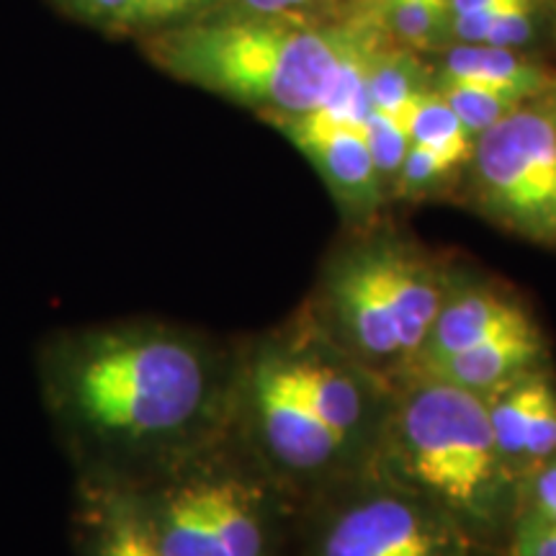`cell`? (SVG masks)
<instances>
[{"instance_id": "cell-1", "label": "cell", "mask_w": 556, "mask_h": 556, "mask_svg": "<svg viewBox=\"0 0 556 556\" xmlns=\"http://www.w3.org/2000/svg\"><path fill=\"white\" fill-rule=\"evenodd\" d=\"M240 356L163 319L54 330L34 353L39 400L75 484L139 490L232 422Z\"/></svg>"}, {"instance_id": "cell-2", "label": "cell", "mask_w": 556, "mask_h": 556, "mask_svg": "<svg viewBox=\"0 0 556 556\" xmlns=\"http://www.w3.org/2000/svg\"><path fill=\"white\" fill-rule=\"evenodd\" d=\"M379 475L441 507L497 546L518 513V490L500 464L486 402L430 379L389 394L374 443Z\"/></svg>"}, {"instance_id": "cell-3", "label": "cell", "mask_w": 556, "mask_h": 556, "mask_svg": "<svg viewBox=\"0 0 556 556\" xmlns=\"http://www.w3.org/2000/svg\"><path fill=\"white\" fill-rule=\"evenodd\" d=\"M351 21L336 26L309 18H208L160 31L148 54L173 78L261 111L296 116L319 109L343 52Z\"/></svg>"}, {"instance_id": "cell-4", "label": "cell", "mask_w": 556, "mask_h": 556, "mask_svg": "<svg viewBox=\"0 0 556 556\" xmlns=\"http://www.w3.org/2000/svg\"><path fill=\"white\" fill-rule=\"evenodd\" d=\"M458 281L420 245L374 235L332 255L315 296V328L394 389Z\"/></svg>"}, {"instance_id": "cell-5", "label": "cell", "mask_w": 556, "mask_h": 556, "mask_svg": "<svg viewBox=\"0 0 556 556\" xmlns=\"http://www.w3.org/2000/svg\"><path fill=\"white\" fill-rule=\"evenodd\" d=\"M163 556H278L268 492L222 441L155 482L129 490Z\"/></svg>"}, {"instance_id": "cell-6", "label": "cell", "mask_w": 556, "mask_h": 556, "mask_svg": "<svg viewBox=\"0 0 556 556\" xmlns=\"http://www.w3.org/2000/svg\"><path fill=\"white\" fill-rule=\"evenodd\" d=\"M471 206L520 240L556 250V86L520 101L475 139Z\"/></svg>"}, {"instance_id": "cell-7", "label": "cell", "mask_w": 556, "mask_h": 556, "mask_svg": "<svg viewBox=\"0 0 556 556\" xmlns=\"http://www.w3.org/2000/svg\"><path fill=\"white\" fill-rule=\"evenodd\" d=\"M325 500L304 523L299 556H490L495 548L377 471L368 484Z\"/></svg>"}, {"instance_id": "cell-8", "label": "cell", "mask_w": 556, "mask_h": 556, "mask_svg": "<svg viewBox=\"0 0 556 556\" xmlns=\"http://www.w3.org/2000/svg\"><path fill=\"white\" fill-rule=\"evenodd\" d=\"M229 433L242 438L266 467L296 482L336 477L353 458L312 413L281 340H266L240 356Z\"/></svg>"}, {"instance_id": "cell-9", "label": "cell", "mask_w": 556, "mask_h": 556, "mask_svg": "<svg viewBox=\"0 0 556 556\" xmlns=\"http://www.w3.org/2000/svg\"><path fill=\"white\" fill-rule=\"evenodd\" d=\"M315 165L338 206L358 225H368L384 204L387 191L368 152L364 127L336 122L309 111L296 116H266Z\"/></svg>"}, {"instance_id": "cell-10", "label": "cell", "mask_w": 556, "mask_h": 556, "mask_svg": "<svg viewBox=\"0 0 556 556\" xmlns=\"http://www.w3.org/2000/svg\"><path fill=\"white\" fill-rule=\"evenodd\" d=\"M484 402L500 464L520 497L528 479L556 456V384L541 366L486 394Z\"/></svg>"}, {"instance_id": "cell-11", "label": "cell", "mask_w": 556, "mask_h": 556, "mask_svg": "<svg viewBox=\"0 0 556 556\" xmlns=\"http://www.w3.org/2000/svg\"><path fill=\"white\" fill-rule=\"evenodd\" d=\"M526 319H531V312L520 304L518 296L507 294L492 283L458 281L438 312L435 323L430 325L426 343L417 351L405 379L417 377L430 366L441 364V361L456 356L513 325L526 323Z\"/></svg>"}, {"instance_id": "cell-12", "label": "cell", "mask_w": 556, "mask_h": 556, "mask_svg": "<svg viewBox=\"0 0 556 556\" xmlns=\"http://www.w3.org/2000/svg\"><path fill=\"white\" fill-rule=\"evenodd\" d=\"M546 356V338L536 319L531 317L409 379L441 381V384L464 389V392L477 394V397H486L495 389L505 387L507 381L544 366Z\"/></svg>"}, {"instance_id": "cell-13", "label": "cell", "mask_w": 556, "mask_h": 556, "mask_svg": "<svg viewBox=\"0 0 556 556\" xmlns=\"http://www.w3.org/2000/svg\"><path fill=\"white\" fill-rule=\"evenodd\" d=\"M75 556H163L129 490L75 484Z\"/></svg>"}, {"instance_id": "cell-14", "label": "cell", "mask_w": 556, "mask_h": 556, "mask_svg": "<svg viewBox=\"0 0 556 556\" xmlns=\"http://www.w3.org/2000/svg\"><path fill=\"white\" fill-rule=\"evenodd\" d=\"M438 86L490 88L523 101L556 86V75L507 47L454 45L433 73V88Z\"/></svg>"}, {"instance_id": "cell-15", "label": "cell", "mask_w": 556, "mask_h": 556, "mask_svg": "<svg viewBox=\"0 0 556 556\" xmlns=\"http://www.w3.org/2000/svg\"><path fill=\"white\" fill-rule=\"evenodd\" d=\"M433 90V70L397 41L384 39L368 60V96L371 106L397 119L405 127V116L422 93Z\"/></svg>"}, {"instance_id": "cell-16", "label": "cell", "mask_w": 556, "mask_h": 556, "mask_svg": "<svg viewBox=\"0 0 556 556\" xmlns=\"http://www.w3.org/2000/svg\"><path fill=\"white\" fill-rule=\"evenodd\" d=\"M364 16L409 50H435L451 41L446 0H368Z\"/></svg>"}, {"instance_id": "cell-17", "label": "cell", "mask_w": 556, "mask_h": 556, "mask_svg": "<svg viewBox=\"0 0 556 556\" xmlns=\"http://www.w3.org/2000/svg\"><path fill=\"white\" fill-rule=\"evenodd\" d=\"M405 129L413 144H422V148L454 157L464 165H467L471 148H475V137L464 129V124L458 122V116L438 90H428L409 106Z\"/></svg>"}, {"instance_id": "cell-18", "label": "cell", "mask_w": 556, "mask_h": 556, "mask_svg": "<svg viewBox=\"0 0 556 556\" xmlns=\"http://www.w3.org/2000/svg\"><path fill=\"white\" fill-rule=\"evenodd\" d=\"M462 170L464 163H458V160L441 155V152L430 148H422V144H409L405 163H402L389 197L405 201L435 199L446 189H451V184H454Z\"/></svg>"}, {"instance_id": "cell-19", "label": "cell", "mask_w": 556, "mask_h": 556, "mask_svg": "<svg viewBox=\"0 0 556 556\" xmlns=\"http://www.w3.org/2000/svg\"><path fill=\"white\" fill-rule=\"evenodd\" d=\"M433 90L443 96V101L448 103L451 111L458 116V122L464 124V129L475 139L490 129L492 124L505 119L520 103L516 96L477 86H438Z\"/></svg>"}, {"instance_id": "cell-20", "label": "cell", "mask_w": 556, "mask_h": 556, "mask_svg": "<svg viewBox=\"0 0 556 556\" xmlns=\"http://www.w3.org/2000/svg\"><path fill=\"white\" fill-rule=\"evenodd\" d=\"M364 135L374 165H377L381 186H384L389 197V191H392L394 180H397V173L402 168V163H405V155L413 142H409L407 129L402 127L397 119L381 114L377 109H371V114L366 116Z\"/></svg>"}, {"instance_id": "cell-21", "label": "cell", "mask_w": 556, "mask_h": 556, "mask_svg": "<svg viewBox=\"0 0 556 556\" xmlns=\"http://www.w3.org/2000/svg\"><path fill=\"white\" fill-rule=\"evenodd\" d=\"M503 546L505 556H556V518L520 507Z\"/></svg>"}, {"instance_id": "cell-22", "label": "cell", "mask_w": 556, "mask_h": 556, "mask_svg": "<svg viewBox=\"0 0 556 556\" xmlns=\"http://www.w3.org/2000/svg\"><path fill=\"white\" fill-rule=\"evenodd\" d=\"M520 507H531L548 518H556V458L528 479L518 497V510Z\"/></svg>"}, {"instance_id": "cell-23", "label": "cell", "mask_w": 556, "mask_h": 556, "mask_svg": "<svg viewBox=\"0 0 556 556\" xmlns=\"http://www.w3.org/2000/svg\"><path fill=\"white\" fill-rule=\"evenodd\" d=\"M323 3L325 0H238L242 13L281 18H312Z\"/></svg>"}, {"instance_id": "cell-24", "label": "cell", "mask_w": 556, "mask_h": 556, "mask_svg": "<svg viewBox=\"0 0 556 556\" xmlns=\"http://www.w3.org/2000/svg\"><path fill=\"white\" fill-rule=\"evenodd\" d=\"M67 9L78 16L90 21H103V24H127V16L135 0H62Z\"/></svg>"}, {"instance_id": "cell-25", "label": "cell", "mask_w": 556, "mask_h": 556, "mask_svg": "<svg viewBox=\"0 0 556 556\" xmlns=\"http://www.w3.org/2000/svg\"><path fill=\"white\" fill-rule=\"evenodd\" d=\"M497 3H505V0H448V11L451 16H456V13L490 9V5H497Z\"/></svg>"}, {"instance_id": "cell-26", "label": "cell", "mask_w": 556, "mask_h": 556, "mask_svg": "<svg viewBox=\"0 0 556 556\" xmlns=\"http://www.w3.org/2000/svg\"><path fill=\"white\" fill-rule=\"evenodd\" d=\"M199 0H165V21L184 16L186 11H191V5H197Z\"/></svg>"}]
</instances>
